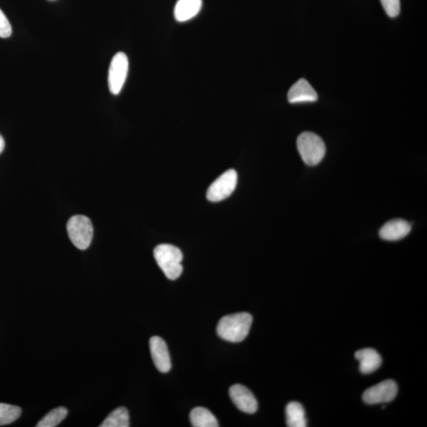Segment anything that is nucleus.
<instances>
[{
	"label": "nucleus",
	"mask_w": 427,
	"mask_h": 427,
	"mask_svg": "<svg viewBox=\"0 0 427 427\" xmlns=\"http://www.w3.org/2000/svg\"><path fill=\"white\" fill-rule=\"evenodd\" d=\"M253 324V317L248 313H238L223 317L217 326L221 339L231 343L243 341L247 337Z\"/></svg>",
	"instance_id": "f257e3e1"
},
{
	"label": "nucleus",
	"mask_w": 427,
	"mask_h": 427,
	"mask_svg": "<svg viewBox=\"0 0 427 427\" xmlns=\"http://www.w3.org/2000/svg\"><path fill=\"white\" fill-rule=\"evenodd\" d=\"M157 266L170 281L180 277L183 272V254L179 248L169 244H161L154 250Z\"/></svg>",
	"instance_id": "f03ea898"
},
{
	"label": "nucleus",
	"mask_w": 427,
	"mask_h": 427,
	"mask_svg": "<svg viewBox=\"0 0 427 427\" xmlns=\"http://www.w3.org/2000/svg\"><path fill=\"white\" fill-rule=\"evenodd\" d=\"M297 147L305 164L313 166L322 161L326 146L322 138L313 132H303L298 136Z\"/></svg>",
	"instance_id": "7ed1b4c3"
},
{
	"label": "nucleus",
	"mask_w": 427,
	"mask_h": 427,
	"mask_svg": "<svg viewBox=\"0 0 427 427\" xmlns=\"http://www.w3.org/2000/svg\"><path fill=\"white\" fill-rule=\"evenodd\" d=\"M68 236L73 245L85 250L92 242L94 229L90 218L84 216L71 217L67 225Z\"/></svg>",
	"instance_id": "20e7f679"
},
{
	"label": "nucleus",
	"mask_w": 427,
	"mask_h": 427,
	"mask_svg": "<svg viewBox=\"0 0 427 427\" xmlns=\"http://www.w3.org/2000/svg\"><path fill=\"white\" fill-rule=\"evenodd\" d=\"M129 68V58L124 53H116L111 60L108 83L110 92L118 95L124 88Z\"/></svg>",
	"instance_id": "39448f33"
},
{
	"label": "nucleus",
	"mask_w": 427,
	"mask_h": 427,
	"mask_svg": "<svg viewBox=\"0 0 427 427\" xmlns=\"http://www.w3.org/2000/svg\"><path fill=\"white\" fill-rule=\"evenodd\" d=\"M237 183V174L235 170L225 172L208 187L207 200L211 202H220L227 199L235 190Z\"/></svg>",
	"instance_id": "423d86ee"
},
{
	"label": "nucleus",
	"mask_w": 427,
	"mask_h": 427,
	"mask_svg": "<svg viewBox=\"0 0 427 427\" xmlns=\"http://www.w3.org/2000/svg\"><path fill=\"white\" fill-rule=\"evenodd\" d=\"M398 393V384L393 380H385L365 390L363 399L368 404L389 403L395 399Z\"/></svg>",
	"instance_id": "0eeeda50"
},
{
	"label": "nucleus",
	"mask_w": 427,
	"mask_h": 427,
	"mask_svg": "<svg viewBox=\"0 0 427 427\" xmlns=\"http://www.w3.org/2000/svg\"><path fill=\"white\" fill-rule=\"evenodd\" d=\"M232 402L237 408L247 414L255 413L258 409L257 400L252 391L242 385L231 386L229 391Z\"/></svg>",
	"instance_id": "6e6552de"
},
{
	"label": "nucleus",
	"mask_w": 427,
	"mask_h": 427,
	"mask_svg": "<svg viewBox=\"0 0 427 427\" xmlns=\"http://www.w3.org/2000/svg\"><path fill=\"white\" fill-rule=\"evenodd\" d=\"M150 350L156 368L161 373L170 372L172 367L170 355L164 340L159 337H151Z\"/></svg>",
	"instance_id": "1a4fd4ad"
},
{
	"label": "nucleus",
	"mask_w": 427,
	"mask_h": 427,
	"mask_svg": "<svg viewBox=\"0 0 427 427\" xmlns=\"http://www.w3.org/2000/svg\"><path fill=\"white\" fill-rule=\"evenodd\" d=\"M287 99L289 103H314L318 95L308 81L301 79L289 90Z\"/></svg>",
	"instance_id": "9d476101"
},
{
	"label": "nucleus",
	"mask_w": 427,
	"mask_h": 427,
	"mask_svg": "<svg viewBox=\"0 0 427 427\" xmlns=\"http://www.w3.org/2000/svg\"><path fill=\"white\" fill-rule=\"evenodd\" d=\"M410 223L404 220H393L380 229V236L386 241H398L405 237L411 231Z\"/></svg>",
	"instance_id": "9b49d317"
},
{
	"label": "nucleus",
	"mask_w": 427,
	"mask_h": 427,
	"mask_svg": "<svg viewBox=\"0 0 427 427\" xmlns=\"http://www.w3.org/2000/svg\"><path fill=\"white\" fill-rule=\"evenodd\" d=\"M355 358L359 361V370L364 374L374 373L379 369L383 362L380 355L372 348H365L355 353Z\"/></svg>",
	"instance_id": "f8f14e48"
},
{
	"label": "nucleus",
	"mask_w": 427,
	"mask_h": 427,
	"mask_svg": "<svg viewBox=\"0 0 427 427\" xmlns=\"http://www.w3.org/2000/svg\"><path fill=\"white\" fill-rule=\"evenodd\" d=\"M203 0H178L174 8V17L177 22L190 21L200 13Z\"/></svg>",
	"instance_id": "ddd939ff"
},
{
	"label": "nucleus",
	"mask_w": 427,
	"mask_h": 427,
	"mask_svg": "<svg viewBox=\"0 0 427 427\" xmlns=\"http://www.w3.org/2000/svg\"><path fill=\"white\" fill-rule=\"evenodd\" d=\"M190 422L194 427H217L218 420L209 410L201 406L193 409L190 413Z\"/></svg>",
	"instance_id": "4468645a"
},
{
	"label": "nucleus",
	"mask_w": 427,
	"mask_h": 427,
	"mask_svg": "<svg viewBox=\"0 0 427 427\" xmlns=\"http://www.w3.org/2000/svg\"><path fill=\"white\" fill-rule=\"evenodd\" d=\"M287 424L289 427H306V413L301 404L289 403L286 408Z\"/></svg>",
	"instance_id": "2eb2a0df"
},
{
	"label": "nucleus",
	"mask_w": 427,
	"mask_h": 427,
	"mask_svg": "<svg viewBox=\"0 0 427 427\" xmlns=\"http://www.w3.org/2000/svg\"><path fill=\"white\" fill-rule=\"evenodd\" d=\"M130 426L129 411L120 406L109 415L100 427H129Z\"/></svg>",
	"instance_id": "dca6fc26"
},
{
	"label": "nucleus",
	"mask_w": 427,
	"mask_h": 427,
	"mask_svg": "<svg viewBox=\"0 0 427 427\" xmlns=\"http://www.w3.org/2000/svg\"><path fill=\"white\" fill-rule=\"evenodd\" d=\"M68 415V410L64 406H59L50 411L39 422L37 427H55L59 425Z\"/></svg>",
	"instance_id": "f3484780"
},
{
	"label": "nucleus",
	"mask_w": 427,
	"mask_h": 427,
	"mask_svg": "<svg viewBox=\"0 0 427 427\" xmlns=\"http://www.w3.org/2000/svg\"><path fill=\"white\" fill-rule=\"evenodd\" d=\"M21 414L22 409L19 406L0 403V426L14 423Z\"/></svg>",
	"instance_id": "a211bd4d"
},
{
	"label": "nucleus",
	"mask_w": 427,
	"mask_h": 427,
	"mask_svg": "<svg viewBox=\"0 0 427 427\" xmlns=\"http://www.w3.org/2000/svg\"><path fill=\"white\" fill-rule=\"evenodd\" d=\"M380 1L389 17L398 16L400 12V0H380Z\"/></svg>",
	"instance_id": "6ab92c4d"
},
{
	"label": "nucleus",
	"mask_w": 427,
	"mask_h": 427,
	"mask_svg": "<svg viewBox=\"0 0 427 427\" xmlns=\"http://www.w3.org/2000/svg\"><path fill=\"white\" fill-rule=\"evenodd\" d=\"M12 34L11 23L6 17V15L0 9V38H8Z\"/></svg>",
	"instance_id": "aec40b11"
},
{
	"label": "nucleus",
	"mask_w": 427,
	"mask_h": 427,
	"mask_svg": "<svg viewBox=\"0 0 427 427\" xmlns=\"http://www.w3.org/2000/svg\"><path fill=\"white\" fill-rule=\"evenodd\" d=\"M4 147H5V142L3 138V136L0 135V154H1L2 152L3 151Z\"/></svg>",
	"instance_id": "412c9836"
}]
</instances>
